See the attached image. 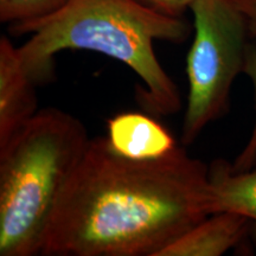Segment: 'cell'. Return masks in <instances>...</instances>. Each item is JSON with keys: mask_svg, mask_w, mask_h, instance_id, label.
Masks as SVG:
<instances>
[{"mask_svg": "<svg viewBox=\"0 0 256 256\" xmlns=\"http://www.w3.org/2000/svg\"><path fill=\"white\" fill-rule=\"evenodd\" d=\"M243 74L250 80L252 89H254L255 120L250 136H249L244 147L238 153V156H236L235 162L230 164V168L235 172L247 171V170L255 168L256 166V38H252L250 42H249Z\"/></svg>", "mask_w": 256, "mask_h": 256, "instance_id": "obj_10", "label": "cell"}, {"mask_svg": "<svg viewBox=\"0 0 256 256\" xmlns=\"http://www.w3.org/2000/svg\"><path fill=\"white\" fill-rule=\"evenodd\" d=\"M11 31L31 34L18 54L37 86L52 80L57 54L94 51L136 74L142 82L139 101L148 112L171 115L182 108L178 86L160 64L154 43L186 40L191 28L183 17L160 14L138 0H69L56 14Z\"/></svg>", "mask_w": 256, "mask_h": 256, "instance_id": "obj_2", "label": "cell"}, {"mask_svg": "<svg viewBox=\"0 0 256 256\" xmlns=\"http://www.w3.org/2000/svg\"><path fill=\"white\" fill-rule=\"evenodd\" d=\"M106 139L115 153L132 160L160 159L178 147L174 136L158 120L136 112L110 118Z\"/></svg>", "mask_w": 256, "mask_h": 256, "instance_id": "obj_6", "label": "cell"}, {"mask_svg": "<svg viewBox=\"0 0 256 256\" xmlns=\"http://www.w3.org/2000/svg\"><path fill=\"white\" fill-rule=\"evenodd\" d=\"M89 140L78 118L46 108L0 150V256L40 255Z\"/></svg>", "mask_w": 256, "mask_h": 256, "instance_id": "obj_3", "label": "cell"}, {"mask_svg": "<svg viewBox=\"0 0 256 256\" xmlns=\"http://www.w3.org/2000/svg\"><path fill=\"white\" fill-rule=\"evenodd\" d=\"M156 11L172 17H183L184 12L190 10L194 0H138Z\"/></svg>", "mask_w": 256, "mask_h": 256, "instance_id": "obj_11", "label": "cell"}, {"mask_svg": "<svg viewBox=\"0 0 256 256\" xmlns=\"http://www.w3.org/2000/svg\"><path fill=\"white\" fill-rule=\"evenodd\" d=\"M190 11L194 37L186 57L188 94L182 128L183 145L194 142L226 110L252 40L236 0H194Z\"/></svg>", "mask_w": 256, "mask_h": 256, "instance_id": "obj_4", "label": "cell"}, {"mask_svg": "<svg viewBox=\"0 0 256 256\" xmlns=\"http://www.w3.org/2000/svg\"><path fill=\"white\" fill-rule=\"evenodd\" d=\"M252 230L244 216L229 211L211 214L178 236L158 256H220L238 247Z\"/></svg>", "mask_w": 256, "mask_h": 256, "instance_id": "obj_7", "label": "cell"}, {"mask_svg": "<svg viewBox=\"0 0 256 256\" xmlns=\"http://www.w3.org/2000/svg\"><path fill=\"white\" fill-rule=\"evenodd\" d=\"M36 83L25 72L18 48L0 38V150L38 113Z\"/></svg>", "mask_w": 256, "mask_h": 256, "instance_id": "obj_5", "label": "cell"}, {"mask_svg": "<svg viewBox=\"0 0 256 256\" xmlns=\"http://www.w3.org/2000/svg\"><path fill=\"white\" fill-rule=\"evenodd\" d=\"M69 0H0V22L11 28L34 23L56 14Z\"/></svg>", "mask_w": 256, "mask_h": 256, "instance_id": "obj_9", "label": "cell"}, {"mask_svg": "<svg viewBox=\"0 0 256 256\" xmlns=\"http://www.w3.org/2000/svg\"><path fill=\"white\" fill-rule=\"evenodd\" d=\"M210 168L183 147L154 160L89 140L44 240L43 256H158L210 215Z\"/></svg>", "mask_w": 256, "mask_h": 256, "instance_id": "obj_1", "label": "cell"}, {"mask_svg": "<svg viewBox=\"0 0 256 256\" xmlns=\"http://www.w3.org/2000/svg\"><path fill=\"white\" fill-rule=\"evenodd\" d=\"M236 2L247 19L250 37L256 38V0H236Z\"/></svg>", "mask_w": 256, "mask_h": 256, "instance_id": "obj_12", "label": "cell"}, {"mask_svg": "<svg viewBox=\"0 0 256 256\" xmlns=\"http://www.w3.org/2000/svg\"><path fill=\"white\" fill-rule=\"evenodd\" d=\"M220 211L244 216L256 238V168L235 172L224 160L211 166L209 212Z\"/></svg>", "mask_w": 256, "mask_h": 256, "instance_id": "obj_8", "label": "cell"}]
</instances>
